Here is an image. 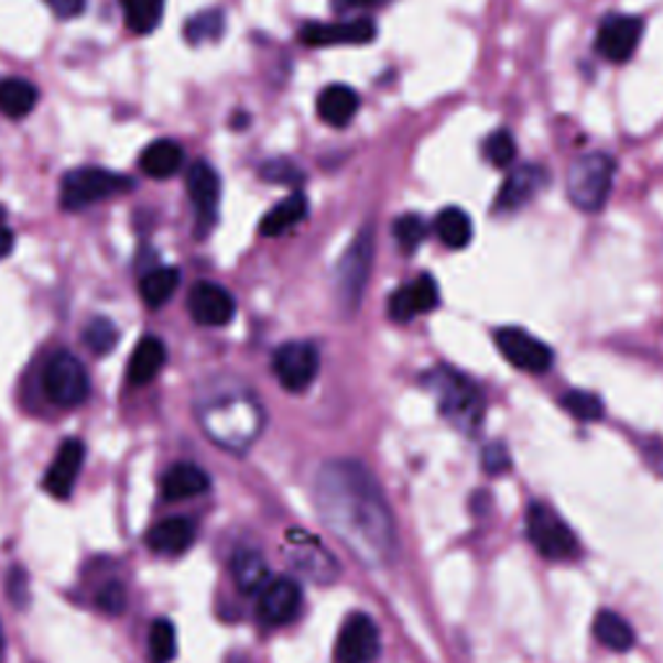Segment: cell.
<instances>
[{
  "mask_svg": "<svg viewBox=\"0 0 663 663\" xmlns=\"http://www.w3.org/2000/svg\"><path fill=\"white\" fill-rule=\"evenodd\" d=\"M314 506L322 524L358 563L387 567L396 552L394 515L384 490L360 461L322 464L314 477Z\"/></svg>",
  "mask_w": 663,
  "mask_h": 663,
  "instance_id": "1",
  "label": "cell"
},
{
  "mask_svg": "<svg viewBox=\"0 0 663 663\" xmlns=\"http://www.w3.org/2000/svg\"><path fill=\"white\" fill-rule=\"evenodd\" d=\"M200 425L205 436L216 446L233 454H244L262 436L264 410L247 392L220 394L203 404Z\"/></svg>",
  "mask_w": 663,
  "mask_h": 663,
  "instance_id": "2",
  "label": "cell"
},
{
  "mask_svg": "<svg viewBox=\"0 0 663 663\" xmlns=\"http://www.w3.org/2000/svg\"><path fill=\"white\" fill-rule=\"evenodd\" d=\"M423 384L431 389V394L438 402V412L456 431L471 436V433L480 428L485 402L480 389L471 384L467 376H461L448 366H438L425 373Z\"/></svg>",
  "mask_w": 663,
  "mask_h": 663,
  "instance_id": "3",
  "label": "cell"
},
{
  "mask_svg": "<svg viewBox=\"0 0 663 663\" xmlns=\"http://www.w3.org/2000/svg\"><path fill=\"white\" fill-rule=\"evenodd\" d=\"M373 268V228L366 226L356 233L335 268V298L345 314H356L366 296L368 278Z\"/></svg>",
  "mask_w": 663,
  "mask_h": 663,
  "instance_id": "4",
  "label": "cell"
},
{
  "mask_svg": "<svg viewBox=\"0 0 663 663\" xmlns=\"http://www.w3.org/2000/svg\"><path fill=\"white\" fill-rule=\"evenodd\" d=\"M617 164L607 153H586L573 161L567 172V197L584 213H599L607 205L615 184Z\"/></svg>",
  "mask_w": 663,
  "mask_h": 663,
  "instance_id": "5",
  "label": "cell"
},
{
  "mask_svg": "<svg viewBox=\"0 0 663 663\" xmlns=\"http://www.w3.org/2000/svg\"><path fill=\"white\" fill-rule=\"evenodd\" d=\"M526 536L536 552L547 559H573L578 557L580 544L570 526L565 524L563 515L547 503H532L526 511Z\"/></svg>",
  "mask_w": 663,
  "mask_h": 663,
  "instance_id": "6",
  "label": "cell"
},
{
  "mask_svg": "<svg viewBox=\"0 0 663 663\" xmlns=\"http://www.w3.org/2000/svg\"><path fill=\"white\" fill-rule=\"evenodd\" d=\"M42 389L57 407H78L88 400L91 384L80 360L70 350H57L50 356L42 371Z\"/></svg>",
  "mask_w": 663,
  "mask_h": 663,
  "instance_id": "7",
  "label": "cell"
},
{
  "mask_svg": "<svg viewBox=\"0 0 663 663\" xmlns=\"http://www.w3.org/2000/svg\"><path fill=\"white\" fill-rule=\"evenodd\" d=\"M130 187L132 182L122 174L105 172V169H73L61 182V205L65 210H84Z\"/></svg>",
  "mask_w": 663,
  "mask_h": 663,
  "instance_id": "8",
  "label": "cell"
},
{
  "mask_svg": "<svg viewBox=\"0 0 663 663\" xmlns=\"http://www.w3.org/2000/svg\"><path fill=\"white\" fill-rule=\"evenodd\" d=\"M272 373L278 376L280 387L285 392L301 394L314 384L316 373H319V350L312 343H285L280 345L272 356Z\"/></svg>",
  "mask_w": 663,
  "mask_h": 663,
  "instance_id": "9",
  "label": "cell"
},
{
  "mask_svg": "<svg viewBox=\"0 0 663 663\" xmlns=\"http://www.w3.org/2000/svg\"><path fill=\"white\" fill-rule=\"evenodd\" d=\"M496 343L508 363L519 368V371L544 373L550 371L552 360H555V352H552L540 337L529 335L526 329H519V327L500 329L496 335Z\"/></svg>",
  "mask_w": 663,
  "mask_h": 663,
  "instance_id": "10",
  "label": "cell"
},
{
  "mask_svg": "<svg viewBox=\"0 0 663 663\" xmlns=\"http://www.w3.org/2000/svg\"><path fill=\"white\" fill-rule=\"evenodd\" d=\"M640 40H643V19L615 13L601 21L599 32H596V50L611 63H628L638 53Z\"/></svg>",
  "mask_w": 663,
  "mask_h": 663,
  "instance_id": "11",
  "label": "cell"
},
{
  "mask_svg": "<svg viewBox=\"0 0 663 663\" xmlns=\"http://www.w3.org/2000/svg\"><path fill=\"white\" fill-rule=\"evenodd\" d=\"M381 651L379 628L363 611H356L343 622L335 653L340 663H371Z\"/></svg>",
  "mask_w": 663,
  "mask_h": 663,
  "instance_id": "12",
  "label": "cell"
},
{
  "mask_svg": "<svg viewBox=\"0 0 663 663\" xmlns=\"http://www.w3.org/2000/svg\"><path fill=\"white\" fill-rule=\"evenodd\" d=\"M187 193L197 213V236L210 233L218 220L220 203V176L216 169L205 161H195L187 172Z\"/></svg>",
  "mask_w": 663,
  "mask_h": 663,
  "instance_id": "13",
  "label": "cell"
},
{
  "mask_svg": "<svg viewBox=\"0 0 663 663\" xmlns=\"http://www.w3.org/2000/svg\"><path fill=\"white\" fill-rule=\"evenodd\" d=\"M301 586L293 578H272L268 586L260 591V604H257V615L270 628H283L296 620L301 609Z\"/></svg>",
  "mask_w": 663,
  "mask_h": 663,
  "instance_id": "14",
  "label": "cell"
},
{
  "mask_svg": "<svg viewBox=\"0 0 663 663\" xmlns=\"http://www.w3.org/2000/svg\"><path fill=\"white\" fill-rule=\"evenodd\" d=\"M187 306L189 316L203 327H226L236 316V301L231 293L224 285L208 283V280H203L189 291Z\"/></svg>",
  "mask_w": 663,
  "mask_h": 663,
  "instance_id": "15",
  "label": "cell"
},
{
  "mask_svg": "<svg viewBox=\"0 0 663 663\" xmlns=\"http://www.w3.org/2000/svg\"><path fill=\"white\" fill-rule=\"evenodd\" d=\"M547 182H550L547 172L536 164L513 169V172L506 176L503 187H500V193L496 197V210L498 213L521 210L526 203H532L534 197L542 193Z\"/></svg>",
  "mask_w": 663,
  "mask_h": 663,
  "instance_id": "16",
  "label": "cell"
},
{
  "mask_svg": "<svg viewBox=\"0 0 663 663\" xmlns=\"http://www.w3.org/2000/svg\"><path fill=\"white\" fill-rule=\"evenodd\" d=\"M289 540H291V550H289L291 563L296 565L306 578H312L314 584H332V580H337V573L340 570H337L335 557H332L329 552L314 540V536H308L304 532H293Z\"/></svg>",
  "mask_w": 663,
  "mask_h": 663,
  "instance_id": "17",
  "label": "cell"
},
{
  "mask_svg": "<svg viewBox=\"0 0 663 663\" xmlns=\"http://www.w3.org/2000/svg\"><path fill=\"white\" fill-rule=\"evenodd\" d=\"M438 283L433 275H420L410 285H402L400 291L389 298V316L394 322H412L420 314H428L438 306Z\"/></svg>",
  "mask_w": 663,
  "mask_h": 663,
  "instance_id": "18",
  "label": "cell"
},
{
  "mask_svg": "<svg viewBox=\"0 0 663 663\" xmlns=\"http://www.w3.org/2000/svg\"><path fill=\"white\" fill-rule=\"evenodd\" d=\"M376 36L371 19H352L343 24H306L301 29V42L306 47H337V44H368Z\"/></svg>",
  "mask_w": 663,
  "mask_h": 663,
  "instance_id": "19",
  "label": "cell"
},
{
  "mask_svg": "<svg viewBox=\"0 0 663 663\" xmlns=\"http://www.w3.org/2000/svg\"><path fill=\"white\" fill-rule=\"evenodd\" d=\"M84 459L86 446L78 438L63 441V446L57 448L53 467H50L47 477H44V490L55 498H68L80 475V467H84Z\"/></svg>",
  "mask_w": 663,
  "mask_h": 663,
  "instance_id": "20",
  "label": "cell"
},
{
  "mask_svg": "<svg viewBox=\"0 0 663 663\" xmlns=\"http://www.w3.org/2000/svg\"><path fill=\"white\" fill-rule=\"evenodd\" d=\"M210 490L208 471H203L197 464L180 461L161 477V498L169 503H180V500L197 498Z\"/></svg>",
  "mask_w": 663,
  "mask_h": 663,
  "instance_id": "21",
  "label": "cell"
},
{
  "mask_svg": "<svg viewBox=\"0 0 663 663\" xmlns=\"http://www.w3.org/2000/svg\"><path fill=\"white\" fill-rule=\"evenodd\" d=\"M197 529L189 519H184V515H174V519H166L156 524L145 536V542H149V547L153 552H159V555L166 557H180L195 544Z\"/></svg>",
  "mask_w": 663,
  "mask_h": 663,
  "instance_id": "22",
  "label": "cell"
},
{
  "mask_svg": "<svg viewBox=\"0 0 663 663\" xmlns=\"http://www.w3.org/2000/svg\"><path fill=\"white\" fill-rule=\"evenodd\" d=\"M164 366H166V345L161 343V337L156 335H145L143 340L138 343V348L132 350L128 381L132 387L151 384V381L164 371Z\"/></svg>",
  "mask_w": 663,
  "mask_h": 663,
  "instance_id": "23",
  "label": "cell"
},
{
  "mask_svg": "<svg viewBox=\"0 0 663 663\" xmlns=\"http://www.w3.org/2000/svg\"><path fill=\"white\" fill-rule=\"evenodd\" d=\"M360 109V99L358 94L352 91L350 86L343 84H332L324 88L319 94V99H316V112L332 128H345L352 117L358 115Z\"/></svg>",
  "mask_w": 663,
  "mask_h": 663,
  "instance_id": "24",
  "label": "cell"
},
{
  "mask_svg": "<svg viewBox=\"0 0 663 663\" xmlns=\"http://www.w3.org/2000/svg\"><path fill=\"white\" fill-rule=\"evenodd\" d=\"M231 576L241 594L252 596V594H260L262 588L270 584V565L260 552L239 550L231 559Z\"/></svg>",
  "mask_w": 663,
  "mask_h": 663,
  "instance_id": "25",
  "label": "cell"
},
{
  "mask_svg": "<svg viewBox=\"0 0 663 663\" xmlns=\"http://www.w3.org/2000/svg\"><path fill=\"white\" fill-rule=\"evenodd\" d=\"M184 166V151L174 140H156L140 153V169L151 180H169Z\"/></svg>",
  "mask_w": 663,
  "mask_h": 663,
  "instance_id": "26",
  "label": "cell"
},
{
  "mask_svg": "<svg viewBox=\"0 0 663 663\" xmlns=\"http://www.w3.org/2000/svg\"><path fill=\"white\" fill-rule=\"evenodd\" d=\"M308 216V200L304 193H293L280 200L275 208H272L268 216L262 218L260 224V233L262 236H280L285 231H291L293 226L301 224Z\"/></svg>",
  "mask_w": 663,
  "mask_h": 663,
  "instance_id": "27",
  "label": "cell"
},
{
  "mask_svg": "<svg viewBox=\"0 0 663 663\" xmlns=\"http://www.w3.org/2000/svg\"><path fill=\"white\" fill-rule=\"evenodd\" d=\"M40 101V91L24 78H3L0 80V115L9 120L26 117Z\"/></svg>",
  "mask_w": 663,
  "mask_h": 663,
  "instance_id": "28",
  "label": "cell"
},
{
  "mask_svg": "<svg viewBox=\"0 0 663 663\" xmlns=\"http://www.w3.org/2000/svg\"><path fill=\"white\" fill-rule=\"evenodd\" d=\"M594 635L604 648H609V651H617V653L630 651V648L635 645V630L630 628L624 617L609 609H604L596 615Z\"/></svg>",
  "mask_w": 663,
  "mask_h": 663,
  "instance_id": "29",
  "label": "cell"
},
{
  "mask_svg": "<svg viewBox=\"0 0 663 663\" xmlns=\"http://www.w3.org/2000/svg\"><path fill=\"white\" fill-rule=\"evenodd\" d=\"M180 289V270L156 268L140 278V298L149 308H161Z\"/></svg>",
  "mask_w": 663,
  "mask_h": 663,
  "instance_id": "30",
  "label": "cell"
},
{
  "mask_svg": "<svg viewBox=\"0 0 663 663\" xmlns=\"http://www.w3.org/2000/svg\"><path fill=\"white\" fill-rule=\"evenodd\" d=\"M436 233L448 249H464L471 241V218L461 208H446L436 218Z\"/></svg>",
  "mask_w": 663,
  "mask_h": 663,
  "instance_id": "31",
  "label": "cell"
},
{
  "mask_svg": "<svg viewBox=\"0 0 663 663\" xmlns=\"http://www.w3.org/2000/svg\"><path fill=\"white\" fill-rule=\"evenodd\" d=\"M124 21L135 34H149L161 24L166 0H120Z\"/></svg>",
  "mask_w": 663,
  "mask_h": 663,
  "instance_id": "32",
  "label": "cell"
},
{
  "mask_svg": "<svg viewBox=\"0 0 663 663\" xmlns=\"http://www.w3.org/2000/svg\"><path fill=\"white\" fill-rule=\"evenodd\" d=\"M224 29H226L224 11H218V9L200 11V13H195L187 24H184V40H187L189 44L216 42L224 36Z\"/></svg>",
  "mask_w": 663,
  "mask_h": 663,
  "instance_id": "33",
  "label": "cell"
},
{
  "mask_svg": "<svg viewBox=\"0 0 663 663\" xmlns=\"http://www.w3.org/2000/svg\"><path fill=\"white\" fill-rule=\"evenodd\" d=\"M84 343L94 356H109L120 343V329L115 327V322L97 316L84 327Z\"/></svg>",
  "mask_w": 663,
  "mask_h": 663,
  "instance_id": "34",
  "label": "cell"
},
{
  "mask_svg": "<svg viewBox=\"0 0 663 663\" xmlns=\"http://www.w3.org/2000/svg\"><path fill=\"white\" fill-rule=\"evenodd\" d=\"M149 651L153 663H172L176 655V630L169 620H156L149 632Z\"/></svg>",
  "mask_w": 663,
  "mask_h": 663,
  "instance_id": "35",
  "label": "cell"
},
{
  "mask_svg": "<svg viewBox=\"0 0 663 663\" xmlns=\"http://www.w3.org/2000/svg\"><path fill=\"white\" fill-rule=\"evenodd\" d=\"M394 239H396V247L402 249V252L412 254L415 249L423 244L425 233H428V228H425V220L415 216V213H407V216H400L394 220Z\"/></svg>",
  "mask_w": 663,
  "mask_h": 663,
  "instance_id": "36",
  "label": "cell"
},
{
  "mask_svg": "<svg viewBox=\"0 0 663 663\" xmlns=\"http://www.w3.org/2000/svg\"><path fill=\"white\" fill-rule=\"evenodd\" d=\"M559 404H563L565 412H570L573 417L580 420V423H594V420L604 415V402L591 392H567L563 394Z\"/></svg>",
  "mask_w": 663,
  "mask_h": 663,
  "instance_id": "37",
  "label": "cell"
},
{
  "mask_svg": "<svg viewBox=\"0 0 663 663\" xmlns=\"http://www.w3.org/2000/svg\"><path fill=\"white\" fill-rule=\"evenodd\" d=\"M485 159L498 169L511 166L515 159V140L511 132L496 130L492 135H488V140H485Z\"/></svg>",
  "mask_w": 663,
  "mask_h": 663,
  "instance_id": "38",
  "label": "cell"
},
{
  "mask_svg": "<svg viewBox=\"0 0 663 663\" xmlns=\"http://www.w3.org/2000/svg\"><path fill=\"white\" fill-rule=\"evenodd\" d=\"M260 176L264 182L272 184H289V187H298V184H304V172L293 164L291 159H270L264 161L260 169Z\"/></svg>",
  "mask_w": 663,
  "mask_h": 663,
  "instance_id": "39",
  "label": "cell"
},
{
  "mask_svg": "<svg viewBox=\"0 0 663 663\" xmlns=\"http://www.w3.org/2000/svg\"><path fill=\"white\" fill-rule=\"evenodd\" d=\"M97 607L99 611H105L109 617H120L124 609H128V591L120 580H109L99 588L97 594Z\"/></svg>",
  "mask_w": 663,
  "mask_h": 663,
  "instance_id": "40",
  "label": "cell"
},
{
  "mask_svg": "<svg viewBox=\"0 0 663 663\" xmlns=\"http://www.w3.org/2000/svg\"><path fill=\"white\" fill-rule=\"evenodd\" d=\"M6 586H9V596L17 607H26L29 601V576L21 565H13L9 578H6Z\"/></svg>",
  "mask_w": 663,
  "mask_h": 663,
  "instance_id": "41",
  "label": "cell"
},
{
  "mask_svg": "<svg viewBox=\"0 0 663 663\" xmlns=\"http://www.w3.org/2000/svg\"><path fill=\"white\" fill-rule=\"evenodd\" d=\"M482 467L485 471H490V475H500V471L511 469V454H508L503 444H490L482 452Z\"/></svg>",
  "mask_w": 663,
  "mask_h": 663,
  "instance_id": "42",
  "label": "cell"
},
{
  "mask_svg": "<svg viewBox=\"0 0 663 663\" xmlns=\"http://www.w3.org/2000/svg\"><path fill=\"white\" fill-rule=\"evenodd\" d=\"M44 3H47L61 19H76L86 9V0H44Z\"/></svg>",
  "mask_w": 663,
  "mask_h": 663,
  "instance_id": "43",
  "label": "cell"
},
{
  "mask_svg": "<svg viewBox=\"0 0 663 663\" xmlns=\"http://www.w3.org/2000/svg\"><path fill=\"white\" fill-rule=\"evenodd\" d=\"M13 252V233L6 226H0V260H6Z\"/></svg>",
  "mask_w": 663,
  "mask_h": 663,
  "instance_id": "44",
  "label": "cell"
},
{
  "mask_svg": "<svg viewBox=\"0 0 663 663\" xmlns=\"http://www.w3.org/2000/svg\"><path fill=\"white\" fill-rule=\"evenodd\" d=\"M648 456H651L653 469H655V471H661V475H663V448H661V446L648 448Z\"/></svg>",
  "mask_w": 663,
  "mask_h": 663,
  "instance_id": "45",
  "label": "cell"
},
{
  "mask_svg": "<svg viewBox=\"0 0 663 663\" xmlns=\"http://www.w3.org/2000/svg\"><path fill=\"white\" fill-rule=\"evenodd\" d=\"M352 9H376V6H387L389 0H345Z\"/></svg>",
  "mask_w": 663,
  "mask_h": 663,
  "instance_id": "46",
  "label": "cell"
},
{
  "mask_svg": "<svg viewBox=\"0 0 663 663\" xmlns=\"http://www.w3.org/2000/svg\"><path fill=\"white\" fill-rule=\"evenodd\" d=\"M6 659V635H3V624H0V663Z\"/></svg>",
  "mask_w": 663,
  "mask_h": 663,
  "instance_id": "47",
  "label": "cell"
},
{
  "mask_svg": "<svg viewBox=\"0 0 663 663\" xmlns=\"http://www.w3.org/2000/svg\"><path fill=\"white\" fill-rule=\"evenodd\" d=\"M3 218H6V210H3V205H0V220H3Z\"/></svg>",
  "mask_w": 663,
  "mask_h": 663,
  "instance_id": "48",
  "label": "cell"
}]
</instances>
